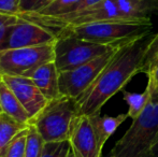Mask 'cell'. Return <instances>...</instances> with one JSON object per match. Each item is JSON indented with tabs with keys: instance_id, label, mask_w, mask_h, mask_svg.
I'll return each mask as SVG.
<instances>
[{
	"instance_id": "obj_1",
	"label": "cell",
	"mask_w": 158,
	"mask_h": 157,
	"mask_svg": "<svg viewBox=\"0 0 158 157\" xmlns=\"http://www.w3.org/2000/svg\"><path fill=\"white\" fill-rule=\"evenodd\" d=\"M154 35L119 46L117 52L96 81L77 99L80 115L90 116L99 113L101 108L129 81L141 72L146 50Z\"/></svg>"
},
{
	"instance_id": "obj_2",
	"label": "cell",
	"mask_w": 158,
	"mask_h": 157,
	"mask_svg": "<svg viewBox=\"0 0 158 157\" xmlns=\"http://www.w3.org/2000/svg\"><path fill=\"white\" fill-rule=\"evenodd\" d=\"M152 29L151 21L99 22L64 28L56 32L55 37L71 36L94 43L119 46L152 35Z\"/></svg>"
},
{
	"instance_id": "obj_3",
	"label": "cell",
	"mask_w": 158,
	"mask_h": 157,
	"mask_svg": "<svg viewBox=\"0 0 158 157\" xmlns=\"http://www.w3.org/2000/svg\"><path fill=\"white\" fill-rule=\"evenodd\" d=\"M158 134V87L154 88L144 111L115 143L111 157H151V150Z\"/></svg>"
},
{
	"instance_id": "obj_4",
	"label": "cell",
	"mask_w": 158,
	"mask_h": 157,
	"mask_svg": "<svg viewBox=\"0 0 158 157\" xmlns=\"http://www.w3.org/2000/svg\"><path fill=\"white\" fill-rule=\"evenodd\" d=\"M80 116L75 99L60 96L48 101L41 112L30 121L44 142L70 141L73 127Z\"/></svg>"
},
{
	"instance_id": "obj_5",
	"label": "cell",
	"mask_w": 158,
	"mask_h": 157,
	"mask_svg": "<svg viewBox=\"0 0 158 157\" xmlns=\"http://www.w3.org/2000/svg\"><path fill=\"white\" fill-rule=\"evenodd\" d=\"M116 48L118 46L94 43L71 36H61L54 43V63L59 72L69 71Z\"/></svg>"
},
{
	"instance_id": "obj_6",
	"label": "cell",
	"mask_w": 158,
	"mask_h": 157,
	"mask_svg": "<svg viewBox=\"0 0 158 157\" xmlns=\"http://www.w3.org/2000/svg\"><path fill=\"white\" fill-rule=\"evenodd\" d=\"M54 43L1 51L0 76L30 78L42 65L54 61Z\"/></svg>"
},
{
	"instance_id": "obj_7",
	"label": "cell",
	"mask_w": 158,
	"mask_h": 157,
	"mask_svg": "<svg viewBox=\"0 0 158 157\" xmlns=\"http://www.w3.org/2000/svg\"><path fill=\"white\" fill-rule=\"evenodd\" d=\"M118 48L75 69L59 72V92L61 96L75 100L82 96L110 63Z\"/></svg>"
},
{
	"instance_id": "obj_8",
	"label": "cell",
	"mask_w": 158,
	"mask_h": 157,
	"mask_svg": "<svg viewBox=\"0 0 158 157\" xmlns=\"http://www.w3.org/2000/svg\"><path fill=\"white\" fill-rule=\"evenodd\" d=\"M56 37L45 28L35 23L19 19L13 25L9 26L0 43V52L14 48H30L54 43Z\"/></svg>"
},
{
	"instance_id": "obj_9",
	"label": "cell",
	"mask_w": 158,
	"mask_h": 157,
	"mask_svg": "<svg viewBox=\"0 0 158 157\" xmlns=\"http://www.w3.org/2000/svg\"><path fill=\"white\" fill-rule=\"evenodd\" d=\"M1 79L12 89L22 105L25 108L30 116V121L37 116L48 105V100L43 96V94L40 92L30 78L3 76H1Z\"/></svg>"
},
{
	"instance_id": "obj_10",
	"label": "cell",
	"mask_w": 158,
	"mask_h": 157,
	"mask_svg": "<svg viewBox=\"0 0 158 157\" xmlns=\"http://www.w3.org/2000/svg\"><path fill=\"white\" fill-rule=\"evenodd\" d=\"M70 143L72 149L82 157H102V151L88 116L80 115L77 118L70 137Z\"/></svg>"
},
{
	"instance_id": "obj_11",
	"label": "cell",
	"mask_w": 158,
	"mask_h": 157,
	"mask_svg": "<svg viewBox=\"0 0 158 157\" xmlns=\"http://www.w3.org/2000/svg\"><path fill=\"white\" fill-rule=\"evenodd\" d=\"M30 79L48 101L61 96L59 92V71L54 61L39 67Z\"/></svg>"
},
{
	"instance_id": "obj_12",
	"label": "cell",
	"mask_w": 158,
	"mask_h": 157,
	"mask_svg": "<svg viewBox=\"0 0 158 157\" xmlns=\"http://www.w3.org/2000/svg\"><path fill=\"white\" fill-rule=\"evenodd\" d=\"M88 118H89L90 124L94 128L99 147L102 151L106 141L112 137V134L116 131L117 128L128 118V114L122 113L116 116H110L101 115L99 112V113L93 114Z\"/></svg>"
},
{
	"instance_id": "obj_13",
	"label": "cell",
	"mask_w": 158,
	"mask_h": 157,
	"mask_svg": "<svg viewBox=\"0 0 158 157\" xmlns=\"http://www.w3.org/2000/svg\"><path fill=\"white\" fill-rule=\"evenodd\" d=\"M121 13L130 21H151L150 15L158 12V0H116Z\"/></svg>"
},
{
	"instance_id": "obj_14",
	"label": "cell",
	"mask_w": 158,
	"mask_h": 157,
	"mask_svg": "<svg viewBox=\"0 0 158 157\" xmlns=\"http://www.w3.org/2000/svg\"><path fill=\"white\" fill-rule=\"evenodd\" d=\"M0 109L1 112L12 116L16 121L29 125V114L22 105L12 89L6 85L2 79H0Z\"/></svg>"
},
{
	"instance_id": "obj_15",
	"label": "cell",
	"mask_w": 158,
	"mask_h": 157,
	"mask_svg": "<svg viewBox=\"0 0 158 157\" xmlns=\"http://www.w3.org/2000/svg\"><path fill=\"white\" fill-rule=\"evenodd\" d=\"M153 90L154 87L148 82L143 93H131L123 90V99L128 105V111H127L128 118L133 121L144 111L151 99Z\"/></svg>"
},
{
	"instance_id": "obj_16",
	"label": "cell",
	"mask_w": 158,
	"mask_h": 157,
	"mask_svg": "<svg viewBox=\"0 0 158 157\" xmlns=\"http://www.w3.org/2000/svg\"><path fill=\"white\" fill-rule=\"evenodd\" d=\"M29 127L28 124L16 121L12 116L0 112V155L4 152L9 143L23 130Z\"/></svg>"
},
{
	"instance_id": "obj_17",
	"label": "cell",
	"mask_w": 158,
	"mask_h": 157,
	"mask_svg": "<svg viewBox=\"0 0 158 157\" xmlns=\"http://www.w3.org/2000/svg\"><path fill=\"white\" fill-rule=\"evenodd\" d=\"M82 0H54L38 13L43 16H63L77 10Z\"/></svg>"
},
{
	"instance_id": "obj_18",
	"label": "cell",
	"mask_w": 158,
	"mask_h": 157,
	"mask_svg": "<svg viewBox=\"0 0 158 157\" xmlns=\"http://www.w3.org/2000/svg\"><path fill=\"white\" fill-rule=\"evenodd\" d=\"M44 140L33 126L29 125L26 143L25 157H41L44 147Z\"/></svg>"
},
{
	"instance_id": "obj_19",
	"label": "cell",
	"mask_w": 158,
	"mask_h": 157,
	"mask_svg": "<svg viewBox=\"0 0 158 157\" xmlns=\"http://www.w3.org/2000/svg\"><path fill=\"white\" fill-rule=\"evenodd\" d=\"M28 129L23 130L22 132H19L10 143L6 147L4 152L2 153V155L4 157H25V152H26V143H27V134H28Z\"/></svg>"
},
{
	"instance_id": "obj_20",
	"label": "cell",
	"mask_w": 158,
	"mask_h": 157,
	"mask_svg": "<svg viewBox=\"0 0 158 157\" xmlns=\"http://www.w3.org/2000/svg\"><path fill=\"white\" fill-rule=\"evenodd\" d=\"M157 66H158V32L153 36V39L151 40L150 44L148 46L141 72L148 74Z\"/></svg>"
},
{
	"instance_id": "obj_21",
	"label": "cell",
	"mask_w": 158,
	"mask_h": 157,
	"mask_svg": "<svg viewBox=\"0 0 158 157\" xmlns=\"http://www.w3.org/2000/svg\"><path fill=\"white\" fill-rule=\"evenodd\" d=\"M70 149V141L45 142L41 157H68Z\"/></svg>"
},
{
	"instance_id": "obj_22",
	"label": "cell",
	"mask_w": 158,
	"mask_h": 157,
	"mask_svg": "<svg viewBox=\"0 0 158 157\" xmlns=\"http://www.w3.org/2000/svg\"><path fill=\"white\" fill-rule=\"evenodd\" d=\"M19 0H0V13L8 15H19Z\"/></svg>"
},
{
	"instance_id": "obj_23",
	"label": "cell",
	"mask_w": 158,
	"mask_h": 157,
	"mask_svg": "<svg viewBox=\"0 0 158 157\" xmlns=\"http://www.w3.org/2000/svg\"><path fill=\"white\" fill-rule=\"evenodd\" d=\"M19 19L17 15H8V14H1L0 13V43L6 34V30L9 26L15 24Z\"/></svg>"
},
{
	"instance_id": "obj_24",
	"label": "cell",
	"mask_w": 158,
	"mask_h": 157,
	"mask_svg": "<svg viewBox=\"0 0 158 157\" xmlns=\"http://www.w3.org/2000/svg\"><path fill=\"white\" fill-rule=\"evenodd\" d=\"M52 1L54 0H33L30 12H39V11L43 10L45 6H48Z\"/></svg>"
},
{
	"instance_id": "obj_25",
	"label": "cell",
	"mask_w": 158,
	"mask_h": 157,
	"mask_svg": "<svg viewBox=\"0 0 158 157\" xmlns=\"http://www.w3.org/2000/svg\"><path fill=\"white\" fill-rule=\"evenodd\" d=\"M148 82L150 84H152V86L154 88L158 87V66L155 67L154 69L148 74Z\"/></svg>"
},
{
	"instance_id": "obj_26",
	"label": "cell",
	"mask_w": 158,
	"mask_h": 157,
	"mask_svg": "<svg viewBox=\"0 0 158 157\" xmlns=\"http://www.w3.org/2000/svg\"><path fill=\"white\" fill-rule=\"evenodd\" d=\"M33 0H19V13H27L31 10Z\"/></svg>"
},
{
	"instance_id": "obj_27",
	"label": "cell",
	"mask_w": 158,
	"mask_h": 157,
	"mask_svg": "<svg viewBox=\"0 0 158 157\" xmlns=\"http://www.w3.org/2000/svg\"><path fill=\"white\" fill-rule=\"evenodd\" d=\"M151 157H158V134L154 141L152 150H151Z\"/></svg>"
},
{
	"instance_id": "obj_28",
	"label": "cell",
	"mask_w": 158,
	"mask_h": 157,
	"mask_svg": "<svg viewBox=\"0 0 158 157\" xmlns=\"http://www.w3.org/2000/svg\"><path fill=\"white\" fill-rule=\"evenodd\" d=\"M68 157H82V156L80 155L77 151H74V150L72 149V147H71L70 151H69V154H68Z\"/></svg>"
},
{
	"instance_id": "obj_29",
	"label": "cell",
	"mask_w": 158,
	"mask_h": 157,
	"mask_svg": "<svg viewBox=\"0 0 158 157\" xmlns=\"http://www.w3.org/2000/svg\"><path fill=\"white\" fill-rule=\"evenodd\" d=\"M0 79H1V76H0ZM0 112H1V109H0Z\"/></svg>"
},
{
	"instance_id": "obj_30",
	"label": "cell",
	"mask_w": 158,
	"mask_h": 157,
	"mask_svg": "<svg viewBox=\"0 0 158 157\" xmlns=\"http://www.w3.org/2000/svg\"><path fill=\"white\" fill-rule=\"evenodd\" d=\"M0 157H4V156H0Z\"/></svg>"
},
{
	"instance_id": "obj_31",
	"label": "cell",
	"mask_w": 158,
	"mask_h": 157,
	"mask_svg": "<svg viewBox=\"0 0 158 157\" xmlns=\"http://www.w3.org/2000/svg\"><path fill=\"white\" fill-rule=\"evenodd\" d=\"M109 157H111V156H109Z\"/></svg>"
}]
</instances>
